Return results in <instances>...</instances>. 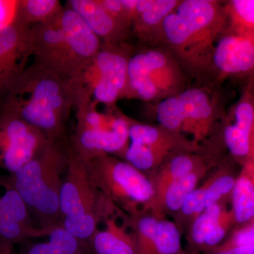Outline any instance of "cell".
Instances as JSON below:
<instances>
[{
    "instance_id": "obj_1",
    "label": "cell",
    "mask_w": 254,
    "mask_h": 254,
    "mask_svg": "<svg viewBox=\"0 0 254 254\" xmlns=\"http://www.w3.org/2000/svg\"><path fill=\"white\" fill-rule=\"evenodd\" d=\"M78 89L76 80L65 79L33 62L2 97L1 110L36 127L50 141L64 139Z\"/></svg>"
},
{
    "instance_id": "obj_2",
    "label": "cell",
    "mask_w": 254,
    "mask_h": 254,
    "mask_svg": "<svg viewBox=\"0 0 254 254\" xmlns=\"http://www.w3.org/2000/svg\"><path fill=\"white\" fill-rule=\"evenodd\" d=\"M227 26L220 1L182 0L165 18L155 42L165 43L190 73L201 74L212 67L215 46Z\"/></svg>"
},
{
    "instance_id": "obj_3",
    "label": "cell",
    "mask_w": 254,
    "mask_h": 254,
    "mask_svg": "<svg viewBox=\"0 0 254 254\" xmlns=\"http://www.w3.org/2000/svg\"><path fill=\"white\" fill-rule=\"evenodd\" d=\"M67 138L48 141L23 168L6 181L27 205L36 225L49 233L60 226V192L69 155Z\"/></svg>"
},
{
    "instance_id": "obj_4",
    "label": "cell",
    "mask_w": 254,
    "mask_h": 254,
    "mask_svg": "<svg viewBox=\"0 0 254 254\" xmlns=\"http://www.w3.org/2000/svg\"><path fill=\"white\" fill-rule=\"evenodd\" d=\"M66 173L60 192V226L89 245L100 222L113 215L116 205L95 185L88 161L71 146Z\"/></svg>"
},
{
    "instance_id": "obj_5",
    "label": "cell",
    "mask_w": 254,
    "mask_h": 254,
    "mask_svg": "<svg viewBox=\"0 0 254 254\" xmlns=\"http://www.w3.org/2000/svg\"><path fill=\"white\" fill-rule=\"evenodd\" d=\"M87 161L95 185L114 204L130 216L150 211L155 191L145 174L114 155H102Z\"/></svg>"
},
{
    "instance_id": "obj_6",
    "label": "cell",
    "mask_w": 254,
    "mask_h": 254,
    "mask_svg": "<svg viewBox=\"0 0 254 254\" xmlns=\"http://www.w3.org/2000/svg\"><path fill=\"white\" fill-rule=\"evenodd\" d=\"M181 65L163 50L144 49L132 53L123 98L160 102L184 91Z\"/></svg>"
},
{
    "instance_id": "obj_7",
    "label": "cell",
    "mask_w": 254,
    "mask_h": 254,
    "mask_svg": "<svg viewBox=\"0 0 254 254\" xmlns=\"http://www.w3.org/2000/svg\"><path fill=\"white\" fill-rule=\"evenodd\" d=\"M155 113L158 125L180 136L189 135L197 145L209 136L218 119L213 98L198 88L185 89L158 102Z\"/></svg>"
},
{
    "instance_id": "obj_8",
    "label": "cell",
    "mask_w": 254,
    "mask_h": 254,
    "mask_svg": "<svg viewBox=\"0 0 254 254\" xmlns=\"http://www.w3.org/2000/svg\"><path fill=\"white\" fill-rule=\"evenodd\" d=\"M197 147L190 140L160 125H147L131 119L129 143L123 160L150 177L170 157L193 152Z\"/></svg>"
},
{
    "instance_id": "obj_9",
    "label": "cell",
    "mask_w": 254,
    "mask_h": 254,
    "mask_svg": "<svg viewBox=\"0 0 254 254\" xmlns=\"http://www.w3.org/2000/svg\"><path fill=\"white\" fill-rule=\"evenodd\" d=\"M133 53L131 47L125 43L103 46L76 80L95 103L113 107L123 98L128 63Z\"/></svg>"
},
{
    "instance_id": "obj_10",
    "label": "cell",
    "mask_w": 254,
    "mask_h": 254,
    "mask_svg": "<svg viewBox=\"0 0 254 254\" xmlns=\"http://www.w3.org/2000/svg\"><path fill=\"white\" fill-rule=\"evenodd\" d=\"M49 141L39 129L14 114L0 111V169L12 175Z\"/></svg>"
},
{
    "instance_id": "obj_11",
    "label": "cell",
    "mask_w": 254,
    "mask_h": 254,
    "mask_svg": "<svg viewBox=\"0 0 254 254\" xmlns=\"http://www.w3.org/2000/svg\"><path fill=\"white\" fill-rule=\"evenodd\" d=\"M103 125L94 128H75L69 144L77 154L89 160L102 155L123 159L129 143L131 118L120 112L109 113Z\"/></svg>"
},
{
    "instance_id": "obj_12",
    "label": "cell",
    "mask_w": 254,
    "mask_h": 254,
    "mask_svg": "<svg viewBox=\"0 0 254 254\" xmlns=\"http://www.w3.org/2000/svg\"><path fill=\"white\" fill-rule=\"evenodd\" d=\"M1 185L5 192L0 197V254H11L16 244L49 233L38 227L27 205L6 180L1 179Z\"/></svg>"
},
{
    "instance_id": "obj_13",
    "label": "cell",
    "mask_w": 254,
    "mask_h": 254,
    "mask_svg": "<svg viewBox=\"0 0 254 254\" xmlns=\"http://www.w3.org/2000/svg\"><path fill=\"white\" fill-rule=\"evenodd\" d=\"M61 14L49 22L31 27L32 52L34 63L65 79L73 80L75 73L69 47L60 21Z\"/></svg>"
},
{
    "instance_id": "obj_14",
    "label": "cell",
    "mask_w": 254,
    "mask_h": 254,
    "mask_svg": "<svg viewBox=\"0 0 254 254\" xmlns=\"http://www.w3.org/2000/svg\"><path fill=\"white\" fill-rule=\"evenodd\" d=\"M223 138L232 156L243 165H254V79L250 80L227 115Z\"/></svg>"
},
{
    "instance_id": "obj_15",
    "label": "cell",
    "mask_w": 254,
    "mask_h": 254,
    "mask_svg": "<svg viewBox=\"0 0 254 254\" xmlns=\"http://www.w3.org/2000/svg\"><path fill=\"white\" fill-rule=\"evenodd\" d=\"M138 254H183L181 230L175 222L148 212L131 215L127 222Z\"/></svg>"
},
{
    "instance_id": "obj_16",
    "label": "cell",
    "mask_w": 254,
    "mask_h": 254,
    "mask_svg": "<svg viewBox=\"0 0 254 254\" xmlns=\"http://www.w3.org/2000/svg\"><path fill=\"white\" fill-rule=\"evenodd\" d=\"M30 30L16 20L0 30V96H4L28 66V58L33 56Z\"/></svg>"
},
{
    "instance_id": "obj_17",
    "label": "cell",
    "mask_w": 254,
    "mask_h": 254,
    "mask_svg": "<svg viewBox=\"0 0 254 254\" xmlns=\"http://www.w3.org/2000/svg\"><path fill=\"white\" fill-rule=\"evenodd\" d=\"M212 67L221 78L254 79V35L226 31L215 46Z\"/></svg>"
},
{
    "instance_id": "obj_18",
    "label": "cell",
    "mask_w": 254,
    "mask_h": 254,
    "mask_svg": "<svg viewBox=\"0 0 254 254\" xmlns=\"http://www.w3.org/2000/svg\"><path fill=\"white\" fill-rule=\"evenodd\" d=\"M60 21L69 46L76 79L101 50L103 43L67 4L64 6Z\"/></svg>"
},
{
    "instance_id": "obj_19",
    "label": "cell",
    "mask_w": 254,
    "mask_h": 254,
    "mask_svg": "<svg viewBox=\"0 0 254 254\" xmlns=\"http://www.w3.org/2000/svg\"><path fill=\"white\" fill-rule=\"evenodd\" d=\"M66 4L84 20L103 46L123 44L131 33L103 7L100 0H68Z\"/></svg>"
},
{
    "instance_id": "obj_20",
    "label": "cell",
    "mask_w": 254,
    "mask_h": 254,
    "mask_svg": "<svg viewBox=\"0 0 254 254\" xmlns=\"http://www.w3.org/2000/svg\"><path fill=\"white\" fill-rule=\"evenodd\" d=\"M178 0H136L132 14L131 33L142 41H156L160 28Z\"/></svg>"
},
{
    "instance_id": "obj_21",
    "label": "cell",
    "mask_w": 254,
    "mask_h": 254,
    "mask_svg": "<svg viewBox=\"0 0 254 254\" xmlns=\"http://www.w3.org/2000/svg\"><path fill=\"white\" fill-rule=\"evenodd\" d=\"M105 229L98 230L89 243L91 254H138L131 232L126 224L120 225L116 217L105 220Z\"/></svg>"
},
{
    "instance_id": "obj_22",
    "label": "cell",
    "mask_w": 254,
    "mask_h": 254,
    "mask_svg": "<svg viewBox=\"0 0 254 254\" xmlns=\"http://www.w3.org/2000/svg\"><path fill=\"white\" fill-rule=\"evenodd\" d=\"M205 163L202 157L191 152H182L170 157L153 175L149 177L155 197L150 211L162 198L165 190L182 177L191 173L199 165Z\"/></svg>"
},
{
    "instance_id": "obj_23",
    "label": "cell",
    "mask_w": 254,
    "mask_h": 254,
    "mask_svg": "<svg viewBox=\"0 0 254 254\" xmlns=\"http://www.w3.org/2000/svg\"><path fill=\"white\" fill-rule=\"evenodd\" d=\"M209 168L210 165L203 163L191 173L175 182L165 190L150 213L163 217L166 213L176 215L187 196L197 188L200 180L206 175Z\"/></svg>"
},
{
    "instance_id": "obj_24",
    "label": "cell",
    "mask_w": 254,
    "mask_h": 254,
    "mask_svg": "<svg viewBox=\"0 0 254 254\" xmlns=\"http://www.w3.org/2000/svg\"><path fill=\"white\" fill-rule=\"evenodd\" d=\"M234 222L246 225L254 218V165H244L232 193Z\"/></svg>"
},
{
    "instance_id": "obj_25",
    "label": "cell",
    "mask_w": 254,
    "mask_h": 254,
    "mask_svg": "<svg viewBox=\"0 0 254 254\" xmlns=\"http://www.w3.org/2000/svg\"><path fill=\"white\" fill-rule=\"evenodd\" d=\"M59 0H18L16 21L28 27L54 19L63 11Z\"/></svg>"
},
{
    "instance_id": "obj_26",
    "label": "cell",
    "mask_w": 254,
    "mask_h": 254,
    "mask_svg": "<svg viewBox=\"0 0 254 254\" xmlns=\"http://www.w3.org/2000/svg\"><path fill=\"white\" fill-rule=\"evenodd\" d=\"M227 31L240 35H254V0H230L225 3Z\"/></svg>"
},
{
    "instance_id": "obj_27",
    "label": "cell",
    "mask_w": 254,
    "mask_h": 254,
    "mask_svg": "<svg viewBox=\"0 0 254 254\" xmlns=\"http://www.w3.org/2000/svg\"><path fill=\"white\" fill-rule=\"evenodd\" d=\"M225 210L221 203H217L205 209L192 222L188 237L189 243L193 250L191 252H203L207 237Z\"/></svg>"
},
{
    "instance_id": "obj_28",
    "label": "cell",
    "mask_w": 254,
    "mask_h": 254,
    "mask_svg": "<svg viewBox=\"0 0 254 254\" xmlns=\"http://www.w3.org/2000/svg\"><path fill=\"white\" fill-rule=\"evenodd\" d=\"M48 237L53 254H91L89 245L78 240L63 227H53Z\"/></svg>"
},
{
    "instance_id": "obj_29",
    "label": "cell",
    "mask_w": 254,
    "mask_h": 254,
    "mask_svg": "<svg viewBox=\"0 0 254 254\" xmlns=\"http://www.w3.org/2000/svg\"><path fill=\"white\" fill-rule=\"evenodd\" d=\"M236 179L230 174L220 171L205 182V209L220 203L225 197L231 195Z\"/></svg>"
},
{
    "instance_id": "obj_30",
    "label": "cell",
    "mask_w": 254,
    "mask_h": 254,
    "mask_svg": "<svg viewBox=\"0 0 254 254\" xmlns=\"http://www.w3.org/2000/svg\"><path fill=\"white\" fill-rule=\"evenodd\" d=\"M205 185L198 187L187 196L181 208L176 214L179 221L190 224L205 210Z\"/></svg>"
},
{
    "instance_id": "obj_31",
    "label": "cell",
    "mask_w": 254,
    "mask_h": 254,
    "mask_svg": "<svg viewBox=\"0 0 254 254\" xmlns=\"http://www.w3.org/2000/svg\"><path fill=\"white\" fill-rule=\"evenodd\" d=\"M247 245H254V218L233 232L228 240L213 250H225L230 247Z\"/></svg>"
},
{
    "instance_id": "obj_32",
    "label": "cell",
    "mask_w": 254,
    "mask_h": 254,
    "mask_svg": "<svg viewBox=\"0 0 254 254\" xmlns=\"http://www.w3.org/2000/svg\"><path fill=\"white\" fill-rule=\"evenodd\" d=\"M18 1L0 0V30L7 27L16 20Z\"/></svg>"
},
{
    "instance_id": "obj_33",
    "label": "cell",
    "mask_w": 254,
    "mask_h": 254,
    "mask_svg": "<svg viewBox=\"0 0 254 254\" xmlns=\"http://www.w3.org/2000/svg\"><path fill=\"white\" fill-rule=\"evenodd\" d=\"M205 254H254V245L239 246L225 250H213Z\"/></svg>"
},
{
    "instance_id": "obj_34",
    "label": "cell",
    "mask_w": 254,
    "mask_h": 254,
    "mask_svg": "<svg viewBox=\"0 0 254 254\" xmlns=\"http://www.w3.org/2000/svg\"><path fill=\"white\" fill-rule=\"evenodd\" d=\"M23 254H53L50 242L31 245L25 250Z\"/></svg>"
},
{
    "instance_id": "obj_35",
    "label": "cell",
    "mask_w": 254,
    "mask_h": 254,
    "mask_svg": "<svg viewBox=\"0 0 254 254\" xmlns=\"http://www.w3.org/2000/svg\"><path fill=\"white\" fill-rule=\"evenodd\" d=\"M183 254H200L199 253H194V252H185Z\"/></svg>"
},
{
    "instance_id": "obj_36",
    "label": "cell",
    "mask_w": 254,
    "mask_h": 254,
    "mask_svg": "<svg viewBox=\"0 0 254 254\" xmlns=\"http://www.w3.org/2000/svg\"><path fill=\"white\" fill-rule=\"evenodd\" d=\"M0 185H1V179H0Z\"/></svg>"
}]
</instances>
